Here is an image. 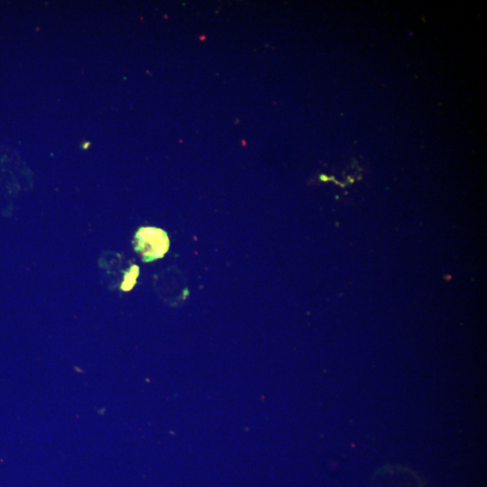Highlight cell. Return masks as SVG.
I'll use <instances>...</instances> for the list:
<instances>
[{"mask_svg": "<svg viewBox=\"0 0 487 487\" xmlns=\"http://www.w3.org/2000/svg\"><path fill=\"white\" fill-rule=\"evenodd\" d=\"M135 250L146 262L161 258L167 252L169 239L159 228L143 227L135 235Z\"/></svg>", "mask_w": 487, "mask_h": 487, "instance_id": "cell-1", "label": "cell"}, {"mask_svg": "<svg viewBox=\"0 0 487 487\" xmlns=\"http://www.w3.org/2000/svg\"><path fill=\"white\" fill-rule=\"evenodd\" d=\"M422 484L419 476L412 470L388 466L376 473L371 487H422Z\"/></svg>", "mask_w": 487, "mask_h": 487, "instance_id": "cell-2", "label": "cell"}, {"mask_svg": "<svg viewBox=\"0 0 487 487\" xmlns=\"http://www.w3.org/2000/svg\"><path fill=\"white\" fill-rule=\"evenodd\" d=\"M134 268L135 266L132 268V270L130 271H131L130 274L126 276L128 279L124 280V282L122 284V289L124 290L130 289L135 282V278L138 275V268H136L135 271H133Z\"/></svg>", "mask_w": 487, "mask_h": 487, "instance_id": "cell-3", "label": "cell"}]
</instances>
